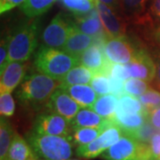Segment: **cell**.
Instances as JSON below:
<instances>
[{
  "instance_id": "obj_1",
  "label": "cell",
  "mask_w": 160,
  "mask_h": 160,
  "mask_svg": "<svg viewBox=\"0 0 160 160\" xmlns=\"http://www.w3.org/2000/svg\"><path fill=\"white\" fill-rule=\"evenodd\" d=\"M62 81L51 76L33 72L28 74L16 92L20 103L35 110L46 108L52 94L60 87Z\"/></svg>"
},
{
  "instance_id": "obj_2",
  "label": "cell",
  "mask_w": 160,
  "mask_h": 160,
  "mask_svg": "<svg viewBox=\"0 0 160 160\" xmlns=\"http://www.w3.org/2000/svg\"><path fill=\"white\" fill-rule=\"evenodd\" d=\"M40 24L38 20L22 23L8 38V59L27 62L38 46Z\"/></svg>"
},
{
  "instance_id": "obj_3",
  "label": "cell",
  "mask_w": 160,
  "mask_h": 160,
  "mask_svg": "<svg viewBox=\"0 0 160 160\" xmlns=\"http://www.w3.org/2000/svg\"><path fill=\"white\" fill-rule=\"evenodd\" d=\"M78 64V57L62 49L43 45L38 49L34 57L35 68L38 71L60 80Z\"/></svg>"
},
{
  "instance_id": "obj_4",
  "label": "cell",
  "mask_w": 160,
  "mask_h": 160,
  "mask_svg": "<svg viewBox=\"0 0 160 160\" xmlns=\"http://www.w3.org/2000/svg\"><path fill=\"white\" fill-rule=\"evenodd\" d=\"M27 141L36 155L46 160H68L72 156L71 140L58 135L29 133Z\"/></svg>"
},
{
  "instance_id": "obj_5",
  "label": "cell",
  "mask_w": 160,
  "mask_h": 160,
  "mask_svg": "<svg viewBox=\"0 0 160 160\" xmlns=\"http://www.w3.org/2000/svg\"><path fill=\"white\" fill-rule=\"evenodd\" d=\"M74 29V20H71L64 12H59L41 34L43 46L62 49Z\"/></svg>"
},
{
  "instance_id": "obj_6",
  "label": "cell",
  "mask_w": 160,
  "mask_h": 160,
  "mask_svg": "<svg viewBox=\"0 0 160 160\" xmlns=\"http://www.w3.org/2000/svg\"><path fill=\"white\" fill-rule=\"evenodd\" d=\"M71 124L62 116L47 110L37 116L33 125V132L40 134L58 135L71 139Z\"/></svg>"
},
{
  "instance_id": "obj_7",
  "label": "cell",
  "mask_w": 160,
  "mask_h": 160,
  "mask_svg": "<svg viewBox=\"0 0 160 160\" xmlns=\"http://www.w3.org/2000/svg\"><path fill=\"white\" fill-rule=\"evenodd\" d=\"M124 132L114 122L106 127L103 132L92 142L78 146L77 149V156L84 158H94L117 142L124 135Z\"/></svg>"
},
{
  "instance_id": "obj_8",
  "label": "cell",
  "mask_w": 160,
  "mask_h": 160,
  "mask_svg": "<svg viewBox=\"0 0 160 160\" xmlns=\"http://www.w3.org/2000/svg\"><path fill=\"white\" fill-rule=\"evenodd\" d=\"M139 51L131 40L125 36L107 38L103 52L107 60L111 63L126 64L130 62Z\"/></svg>"
},
{
  "instance_id": "obj_9",
  "label": "cell",
  "mask_w": 160,
  "mask_h": 160,
  "mask_svg": "<svg viewBox=\"0 0 160 160\" xmlns=\"http://www.w3.org/2000/svg\"><path fill=\"white\" fill-rule=\"evenodd\" d=\"M140 142L130 135L124 134L117 142L106 149L101 158L104 160H137Z\"/></svg>"
},
{
  "instance_id": "obj_10",
  "label": "cell",
  "mask_w": 160,
  "mask_h": 160,
  "mask_svg": "<svg viewBox=\"0 0 160 160\" xmlns=\"http://www.w3.org/2000/svg\"><path fill=\"white\" fill-rule=\"evenodd\" d=\"M130 78L151 82L156 78V64L153 57L144 49H140L130 62L126 63Z\"/></svg>"
},
{
  "instance_id": "obj_11",
  "label": "cell",
  "mask_w": 160,
  "mask_h": 160,
  "mask_svg": "<svg viewBox=\"0 0 160 160\" xmlns=\"http://www.w3.org/2000/svg\"><path fill=\"white\" fill-rule=\"evenodd\" d=\"M96 10L108 38L122 37L126 34V22L118 14V12L96 0Z\"/></svg>"
},
{
  "instance_id": "obj_12",
  "label": "cell",
  "mask_w": 160,
  "mask_h": 160,
  "mask_svg": "<svg viewBox=\"0 0 160 160\" xmlns=\"http://www.w3.org/2000/svg\"><path fill=\"white\" fill-rule=\"evenodd\" d=\"M46 109L62 116L71 122L80 110V105L67 92L59 87L52 94Z\"/></svg>"
},
{
  "instance_id": "obj_13",
  "label": "cell",
  "mask_w": 160,
  "mask_h": 160,
  "mask_svg": "<svg viewBox=\"0 0 160 160\" xmlns=\"http://www.w3.org/2000/svg\"><path fill=\"white\" fill-rule=\"evenodd\" d=\"M102 46L93 43L78 56V63L96 73L109 76L111 62L107 60Z\"/></svg>"
},
{
  "instance_id": "obj_14",
  "label": "cell",
  "mask_w": 160,
  "mask_h": 160,
  "mask_svg": "<svg viewBox=\"0 0 160 160\" xmlns=\"http://www.w3.org/2000/svg\"><path fill=\"white\" fill-rule=\"evenodd\" d=\"M27 64L25 62L10 61L1 72L0 92H12L26 77Z\"/></svg>"
},
{
  "instance_id": "obj_15",
  "label": "cell",
  "mask_w": 160,
  "mask_h": 160,
  "mask_svg": "<svg viewBox=\"0 0 160 160\" xmlns=\"http://www.w3.org/2000/svg\"><path fill=\"white\" fill-rule=\"evenodd\" d=\"M148 111L130 114L115 113L114 117L111 119L114 124L119 126L125 134L131 135L132 132H134L148 121Z\"/></svg>"
},
{
  "instance_id": "obj_16",
  "label": "cell",
  "mask_w": 160,
  "mask_h": 160,
  "mask_svg": "<svg viewBox=\"0 0 160 160\" xmlns=\"http://www.w3.org/2000/svg\"><path fill=\"white\" fill-rule=\"evenodd\" d=\"M94 43V37L87 35L79 31L75 28L71 34L69 35L62 50L69 54L78 57L80 54L85 52Z\"/></svg>"
},
{
  "instance_id": "obj_17",
  "label": "cell",
  "mask_w": 160,
  "mask_h": 160,
  "mask_svg": "<svg viewBox=\"0 0 160 160\" xmlns=\"http://www.w3.org/2000/svg\"><path fill=\"white\" fill-rule=\"evenodd\" d=\"M60 88L67 92L82 108H90L97 100V93L88 85L60 86Z\"/></svg>"
},
{
  "instance_id": "obj_18",
  "label": "cell",
  "mask_w": 160,
  "mask_h": 160,
  "mask_svg": "<svg viewBox=\"0 0 160 160\" xmlns=\"http://www.w3.org/2000/svg\"><path fill=\"white\" fill-rule=\"evenodd\" d=\"M74 24L75 28L83 33L92 37L103 35L102 23L96 9L84 16H75Z\"/></svg>"
},
{
  "instance_id": "obj_19",
  "label": "cell",
  "mask_w": 160,
  "mask_h": 160,
  "mask_svg": "<svg viewBox=\"0 0 160 160\" xmlns=\"http://www.w3.org/2000/svg\"><path fill=\"white\" fill-rule=\"evenodd\" d=\"M38 156L29 142L16 132L12 142L6 160H36Z\"/></svg>"
},
{
  "instance_id": "obj_20",
  "label": "cell",
  "mask_w": 160,
  "mask_h": 160,
  "mask_svg": "<svg viewBox=\"0 0 160 160\" xmlns=\"http://www.w3.org/2000/svg\"><path fill=\"white\" fill-rule=\"evenodd\" d=\"M108 122L109 119L102 118L92 109L86 108L80 109L70 124L71 127H102Z\"/></svg>"
},
{
  "instance_id": "obj_21",
  "label": "cell",
  "mask_w": 160,
  "mask_h": 160,
  "mask_svg": "<svg viewBox=\"0 0 160 160\" xmlns=\"http://www.w3.org/2000/svg\"><path fill=\"white\" fill-rule=\"evenodd\" d=\"M94 72L83 65H77L61 79V86L88 85L91 83Z\"/></svg>"
},
{
  "instance_id": "obj_22",
  "label": "cell",
  "mask_w": 160,
  "mask_h": 160,
  "mask_svg": "<svg viewBox=\"0 0 160 160\" xmlns=\"http://www.w3.org/2000/svg\"><path fill=\"white\" fill-rule=\"evenodd\" d=\"M112 123V119H109L108 124L102 127H72V142L78 146H82L92 142L102 132L106 127H108Z\"/></svg>"
},
{
  "instance_id": "obj_23",
  "label": "cell",
  "mask_w": 160,
  "mask_h": 160,
  "mask_svg": "<svg viewBox=\"0 0 160 160\" xmlns=\"http://www.w3.org/2000/svg\"><path fill=\"white\" fill-rule=\"evenodd\" d=\"M118 102V97L112 93L101 95L92 104L91 109L104 118L111 119L116 113Z\"/></svg>"
},
{
  "instance_id": "obj_24",
  "label": "cell",
  "mask_w": 160,
  "mask_h": 160,
  "mask_svg": "<svg viewBox=\"0 0 160 160\" xmlns=\"http://www.w3.org/2000/svg\"><path fill=\"white\" fill-rule=\"evenodd\" d=\"M15 131L11 123L2 118L0 119V160H6L12 142L15 135Z\"/></svg>"
},
{
  "instance_id": "obj_25",
  "label": "cell",
  "mask_w": 160,
  "mask_h": 160,
  "mask_svg": "<svg viewBox=\"0 0 160 160\" xmlns=\"http://www.w3.org/2000/svg\"><path fill=\"white\" fill-rule=\"evenodd\" d=\"M56 0H25L21 10L29 18L39 16L47 12Z\"/></svg>"
},
{
  "instance_id": "obj_26",
  "label": "cell",
  "mask_w": 160,
  "mask_h": 160,
  "mask_svg": "<svg viewBox=\"0 0 160 160\" xmlns=\"http://www.w3.org/2000/svg\"><path fill=\"white\" fill-rule=\"evenodd\" d=\"M61 2L74 16H84L96 9V0H61Z\"/></svg>"
},
{
  "instance_id": "obj_27",
  "label": "cell",
  "mask_w": 160,
  "mask_h": 160,
  "mask_svg": "<svg viewBox=\"0 0 160 160\" xmlns=\"http://www.w3.org/2000/svg\"><path fill=\"white\" fill-rule=\"evenodd\" d=\"M147 111L144 109L141 101L135 96L124 94L118 99L116 113L130 114V113H140Z\"/></svg>"
},
{
  "instance_id": "obj_28",
  "label": "cell",
  "mask_w": 160,
  "mask_h": 160,
  "mask_svg": "<svg viewBox=\"0 0 160 160\" xmlns=\"http://www.w3.org/2000/svg\"><path fill=\"white\" fill-rule=\"evenodd\" d=\"M149 88V82L135 78H129L124 83L125 93L135 97H140Z\"/></svg>"
},
{
  "instance_id": "obj_29",
  "label": "cell",
  "mask_w": 160,
  "mask_h": 160,
  "mask_svg": "<svg viewBox=\"0 0 160 160\" xmlns=\"http://www.w3.org/2000/svg\"><path fill=\"white\" fill-rule=\"evenodd\" d=\"M139 100L141 101L144 109L149 112L150 110L160 106V92L149 87L139 97Z\"/></svg>"
},
{
  "instance_id": "obj_30",
  "label": "cell",
  "mask_w": 160,
  "mask_h": 160,
  "mask_svg": "<svg viewBox=\"0 0 160 160\" xmlns=\"http://www.w3.org/2000/svg\"><path fill=\"white\" fill-rule=\"evenodd\" d=\"M90 84L99 96L109 94L110 92V83L109 76L107 75L102 73L94 74Z\"/></svg>"
},
{
  "instance_id": "obj_31",
  "label": "cell",
  "mask_w": 160,
  "mask_h": 160,
  "mask_svg": "<svg viewBox=\"0 0 160 160\" xmlns=\"http://www.w3.org/2000/svg\"><path fill=\"white\" fill-rule=\"evenodd\" d=\"M15 103L9 92H2L0 94V114L2 118H10L14 114Z\"/></svg>"
},
{
  "instance_id": "obj_32",
  "label": "cell",
  "mask_w": 160,
  "mask_h": 160,
  "mask_svg": "<svg viewBox=\"0 0 160 160\" xmlns=\"http://www.w3.org/2000/svg\"><path fill=\"white\" fill-rule=\"evenodd\" d=\"M156 132L157 130L151 126L149 121H147L142 126H141L134 132H132L130 136L137 140L139 142L148 143Z\"/></svg>"
},
{
  "instance_id": "obj_33",
  "label": "cell",
  "mask_w": 160,
  "mask_h": 160,
  "mask_svg": "<svg viewBox=\"0 0 160 160\" xmlns=\"http://www.w3.org/2000/svg\"><path fill=\"white\" fill-rule=\"evenodd\" d=\"M149 0H120L123 9L131 14L142 13Z\"/></svg>"
},
{
  "instance_id": "obj_34",
  "label": "cell",
  "mask_w": 160,
  "mask_h": 160,
  "mask_svg": "<svg viewBox=\"0 0 160 160\" xmlns=\"http://www.w3.org/2000/svg\"><path fill=\"white\" fill-rule=\"evenodd\" d=\"M149 150L151 159L160 160V132H156L149 142Z\"/></svg>"
},
{
  "instance_id": "obj_35",
  "label": "cell",
  "mask_w": 160,
  "mask_h": 160,
  "mask_svg": "<svg viewBox=\"0 0 160 160\" xmlns=\"http://www.w3.org/2000/svg\"><path fill=\"white\" fill-rule=\"evenodd\" d=\"M9 62L8 59V39L7 38L1 41L0 46V71L2 72Z\"/></svg>"
},
{
  "instance_id": "obj_36",
  "label": "cell",
  "mask_w": 160,
  "mask_h": 160,
  "mask_svg": "<svg viewBox=\"0 0 160 160\" xmlns=\"http://www.w3.org/2000/svg\"><path fill=\"white\" fill-rule=\"evenodd\" d=\"M25 0H0V12L3 14L14 7L22 6Z\"/></svg>"
},
{
  "instance_id": "obj_37",
  "label": "cell",
  "mask_w": 160,
  "mask_h": 160,
  "mask_svg": "<svg viewBox=\"0 0 160 160\" xmlns=\"http://www.w3.org/2000/svg\"><path fill=\"white\" fill-rule=\"evenodd\" d=\"M148 121L157 131H160V106L149 111Z\"/></svg>"
},
{
  "instance_id": "obj_38",
  "label": "cell",
  "mask_w": 160,
  "mask_h": 160,
  "mask_svg": "<svg viewBox=\"0 0 160 160\" xmlns=\"http://www.w3.org/2000/svg\"><path fill=\"white\" fill-rule=\"evenodd\" d=\"M154 61L156 64V83L158 88L160 87V50L156 51L154 53Z\"/></svg>"
},
{
  "instance_id": "obj_39",
  "label": "cell",
  "mask_w": 160,
  "mask_h": 160,
  "mask_svg": "<svg viewBox=\"0 0 160 160\" xmlns=\"http://www.w3.org/2000/svg\"><path fill=\"white\" fill-rule=\"evenodd\" d=\"M149 10L155 18L160 20V0H152Z\"/></svg>"
},
{
  "instance_id": "obj_40",
  "label": "cell",
  "mask_w": 160,
  "mask_h": 160,
  "mask_svg": "<svg viewBox=\"0 0 160 160\" xmlns=\"http://www.w3.org/2000/svg\"><path fill=\"white\" fill-rule=\"evenodd\" d=\"M99 1L105 4V5H107V6H110L111 8H113L117 12L120 11L123 8L120 0H99Z\"/></svg>"
},
{
  "instance_id": "obj_41",
  "label": "cell",
  "mask_w": 160,
  "mask_h": 160,
  "mask_svg": "<svg viewBox=\"0 0 160 160\" xmlns=\"http://www.w3.org/2000/svg\"><path fill=\"white\" fill-rule=\"evenodd\" d=\"M153 37H154V39L156 40V42L160 46V26H158L157 29H154Z\"/></svg>"
},
{
  "instance_id": "obj_42",
  "label": "cell",
  "mask_w": 160,
  "mask_h": 160,
  "mask_svg": "<svg viewBox=\"0 0 160 160\" xmlns=\"http://www.w3.org/2000/svg\"><path fill=\"white\" fill-rule=\"evenodd\" d=\"M158 89H159V90H160V87H158Z\"/></svg>"
},
{
  "instance_id": "obj_43",
  "label": "cell",
  "mask_w": 160,
  "mask_h": 160,
  "mask_svg": "<svg viewBox=\"0 0 160 160\" xmlns=\"http://www.w3.org/2000/svg\"><path fill=\"white\" fill-rule=\"evenodd\" d=\"M60 1H61V0H60Z\"/></svg>"
}]
</instances>
